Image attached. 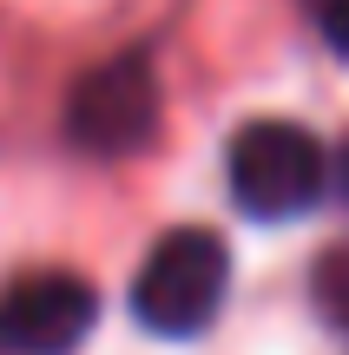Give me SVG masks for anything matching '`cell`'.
Masks as SVG:
<instances>
[{"label": "cell", "mask_w": 349, "mask_h": 355, "mask_svg": "<svg viewBox=\"0 0 349 355\" xmlns=\"http://www.w3.org/2000/svg\"><path fill=\"white\" fill-rule=\"evenodd\" d=\"M158 132V73L145 53L92 66L66 99V139L92 158H126Z\"/></svg>", "instance_id": "obj_3"}, {"label": "cell", "mask_w": 349, "mask_h": 355, "mask_svg": "<svg viewBox=\"0 0 349 355\" xmlns=\"http://www.w3.org/2000/svg\"><path fill=\"white\" fill-rule=\"evenodd\" d=\"M224 290H231V250H224V237L185 224L171 237H158L152 257L139 263L132 309H139V322L152 336H198L224 309Z\"/></svg>", "instance_id": "obj_1"}, {"label": "cell", "mask_w": 349, "mask_h": 355, "mask_svg": "<svg viewBox=\"0 0 349 355\" xmlns=\"http://www.w3.org/2000/svg\"><path fill=\"white\" fill-rule=\"evenodd\" d=\"M343 191H349V145H343Z\"/></svg>", "instance_id": "obj_7"}, {"label": "cell", "mask_w": 349, "mask_h": 355, "mask_svg": "<svg viewBox=\"0 0 349 355\" xmlns=\"http://www.w3.org/2000/svg\"><path fill=\"white\" fill-rule=\"evenodd\" d=\"M310 296H316V309L330 316V329L349 336V250H323V257H316Z\"/></svg>", "instance_id": "obj_5"}, {"label": "cell", "mask_w": 349, "mask_h": 355, "mask_svg": "<svg viewBox=\"0 0 349 355\" xmlns=\"http://www.w3.org/2000/svg\"><path fill=\"white\" fill-rule=\"evenodd\" d=\"M231 191L264 224L303 217L330 191V152L290 119H250L231 139Z\"/></svg>", "instance_id": "obj_2"}, {"label": "cell", "mask_w": 349, "mask_h": 355, "mask_svg": "<svg viewBox=\"0 0 349 355\" xmlns=\"http://www.w3.org/2000/svg\"><path fill=\"white\" fill-rule=\"evenodd\" d=\"M316 26H323L330 53H343V60H349V0H316Z\"/></svg>", "instance_id": "obj_6"}, {"label": "cell", "mask_w": 349, "mask_h": 355, "mask_svg": "<svg viewBox=\"0 0 349 355\" xmlns=\"http://www.w3.org/2000/svg\"><path fill=\"white\" fill-rule=\"evenodd\" d=\"M99 296L73 270H33L0 290V355H73L92 336Z\"/></svg>", "instance_id": "obj_4"}]
</instances>
